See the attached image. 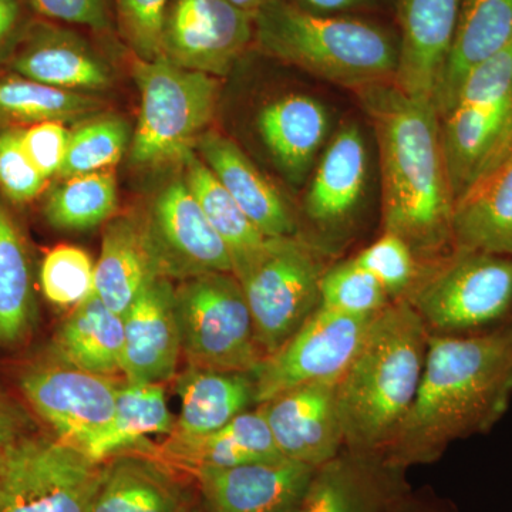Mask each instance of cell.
<instances>
[{
	"label": "cell",
	"mask_w": 512,
	"mask_h": 512,
	"mask_svg": "<svg viewBox=\"0 0 512 512\" xmlns=\"http://www.w3.org/2000/svg\"><path fill=\"white\" fill-rule=\"evenodd\" d=\"M124 322L123 367L128 383L163 384L175 376L181 335L170 279H156L130 306Z\"/></svg>",
	"instance_id": "ac0fdd59"
},
{
	"label": "cell",
	"mask_w": 512,
	"mask_h": 512,
	"mask_svg": "<svg viewBox=\"0 0 512 512\" xmlns=\"http://www.w3.org/2000/svg\"><path fill=\"white\" fill-rule=\"evenodd\" d=\"M28 0H0V60L13 55L26 30L29 20Z\"/></svg>",
	"instance_id": "ee69618b"
},
{
	"label": "cell",
	"mask_w": 512,
	"mask_h": 512,
	"mask_svg": "<svg viewBox=\"0 0 512 512\" xmlns=\"http://www.w3.org/2000/svg\"><path fill=\"white\" fill-rule=\"evenodd\" d=\"M97 106V100L57 89L25 77L0 80V116L26 123L76 119Z\"/></svg>",
	"instance_id": "e575fe53"
},
{
	"label": "cell",
	"mask_w": 512,
	"mask_h": 512,
	"mask_svg": "<svg viewBox=\"0 0 512 512\" xmlns=\"http://www.w3.org/2000/svg\"><path fill=\"white\" fill-rule=\"evenodd\" d=\"M144 225L163 278L184 281L208 272L232 274L228 248L184 180L158 194Z\"/></svg>",
	"instance_id": "5bb4252c"
},
{
	"label": "cell",
	"mask_w": 512,
	"mask_h": 512,
	"mask_svg": "<svg viewBox=\"0 0 512 512\" xmlns=\"http://www.w3.org/2000/svg\"><path fill=\"white\" fill-rule=\"evenodd\" d=\"M325 271L322 252L296 234L266 239L251 265L235 275L264 357L281 348L319 308Z\"/></svg>",
	"instance_id": "9c48e42d"
},
{
	"label": "cell",
	"mask_w": 512,
	"mask_h": 512,
	"mask_svg": "<svg viewBox=\"0 0 512 512\" xmlns=\"http://www.w3.org/2000/svg\"><path fill=\"white\" fill-rule=\"evenodd\" d=\"M393 512H446L443 508L437 505L436 501L421 500L419 497H414L412 493L407 495L406 498L397 505L396 510Z\"/></svg>",
	"instance_id": "7dc6e473"
},
{
	"label": "cell",
	"mask_w": 512,
	"mask_h": 512,
	"mask_svg": "<svg viewBox=\"0 0 512 512\" xmlns=\"http://www.w3.org/2000/svg\"><path fill=\"white\" fill-rule=\"evenodd\" d=\"M185 184L200 204L232 259V274L238 275L264 248L266 238L198 154H185Z\"/></svg>",
	"instance_id": "1f68e13d"
},
{
	"label": "cell",
	"mask_w": 512,
	"mask_h": 512,
	"mask_svg": "<svg viewBox=\"0 0 512 512\" xmlns=\"http://www.w3.org/2000/svg\"><path fill=\"white\" fill-rule=\"evenodd\" d=\"M141 93L140 119L131 144V161L161 165L181 160L195 147L214 116L218 82L160 56L134 63Z\"/></svg>",
	"instance_id": "52a82bcc"
},
{
	"label": "cell",
	"mask_w": 512,
	"mask_h": 512,
	"mask_svg": "<svg viewBox=\"0 0 512 512\" xmlns=\"http://www.w3.org/2000/svg\"><path fill=\"white\" fill-rule=\"evenodd\" d=\"M320 306L357 316H375L390 299L375 276L353 258L326 269L319 285Z\"/></svg>",
	"instance_id": "8d00e7d4"
},
{
	"label": "cell",
	"mask_w": 512,
	"mask_h": 512,
	"mask_svg": "<svg viewBox=\"0 0 512 512\" xmlns=\"http://www.w3.org/2000/svg\"><path fill=\"white\" fill-rule=\"evenodd\" d=\"M353 261L375 276L392 302L403 301L416 281L421 265L403 239L386 231Z\"/></svg>",
	"instance_id": "f35d334b"
},
{
	"label": "cell",
	"mask_w": 512,
	"mask_h": 512,
	"mask_svg": "<svg viewBox=\"0 0 512 512\" xmlns=\"http://www.w3.org/2000/svg\"><path fill=\"white\" fill-rule=\"evenodd\" d=\"M37 15L101 32L110 25L106 0H28Z\"/></svg>",
	"instance_id": "7bdbcfd3"
},
{
	"label": "cell",
	"mask_w": 512,
	"mask_h": 512,
	"mask_svg": "<svg viewBox=\"0 0 512 512\" xmlns=\"http://www.w3.org/2000/svg\"><path fill=\"white\" fill-rule=\"evenodd\" d=\"M121 382L111 376L52 363L30 367L20 390L56 439L82 451L113 417Z\"/></svg>",
	"instance_id": "7c38bea8"
},
{
	"label": "cell",
	"mask_w": 512,
	"mask_h": 512,
	"mask_svg": "<svg viewBox=\"0 0 512 512\" xmlns=\"http://www.w3.org/2000/svg\"><path fill=\"white\" fill-rule=\"evenodd\" d=\"M338 383L303 384L258 404L282 456L318 468L345 448Z\"/></svg>",
	"instance_id": "2e32d148"
},
{
	"label": "cell",
	"mask_w": 512,
	"mask_h": 512,
	"mask_svg": "<svg viewBox=\"0 0 512 512\" xmlns=\"http://www.w3.org/2000/svg\"><path fill=\"white\" fill-rule=\"evenodd\" d=\"M231 5H234L235 8L244 10V12L249 13V15L254 16L259 10L268 6L269 3L274 2V0H228Z\"/></svg>",
	"instance_id": "c3c4849f"
},
{
	"label": "cell",
	"mask_w": 512,
	"mask_h": 512,
	"mask_svg": "<svg viewBox=\"0 0 512 512\" xmlns=\"http://www.w3.org/2000/svg\"><path fill=\"white\" fill-rule=\"evenodd\" d=\"M25 426L22 413L5 397L0 396V453L25 436Z\"/></svg>",
	"instance_id": "f6af8a7d"
},
{
	"label": "cell",
	"mask_w": 512,
	"mask_h": 512,
	"mask_svg": "<svg viewBox=\"0 0 512 512\" xmlns=\"http://www.w3.org/2000/svg\"><path fill=\"white\" fill-rule=\"evenodd\" d=\"M512 400V320L474 335H430L416 399L383 454L406 468L439 460L454 441L488 433Z\"/></svg>",
	"instance_id": "6da1fadb"
},
{
	"label": "cell",
	"mask_w": 512,
	"mask_h": 512,
	"mask_svg": "<svg viewBox=\"0 0 512 512\" xmlns=\"http://www.w3.org/2000/svg\"><path fill=\"white\" fill-rule=\"evenodd\" d=\"M175 309L188 366L254 373L264 360L244 289L231 272L184 279Z\"/></svg>",
	"instance_id": "ba28073f"
},
{
	"label": "cell",
	"mask_w": 512,
	"mask_h": 512,
	"mask_svg": "<svg viewBox=\"0 0 512 512\" xmlns=\"http://www.w3.org/2000/svg\"><path fill=\"white\" fill-rule=\"evenodd\" d=\"M375 316L349 315L319 306L295 335L264 357L252 373L256 406L293 387L339 380Z\"/></svg>",
	"instance_id": "8fae6325"
},
{
	"label": "cell",
	"mask_w": 512,
	"mask_h": 512,
	"mask_svg": "<svg viewBox=\"0 0 512 512\" xmlns=\"http://www.w3.org/2000/svg\"><path fill=\"white\" fill-rule=\"evenodd\" d=\"M403 301L430 335H474L512 320V256L451 249L420 265Z\"/></svg>",
	"instance_id": "5b68a950"
},
{
	"label": "cell",
	"mask_w": 512,
	"mask_h": 512,
	"mask_svg": "<svg viewBox=\"0 0 512 512\" xmlns=\"http://www.w3.org/2000/svg\"><path fill=\"white\" fill-rule=\"evenodd\" d=\"M254 35V16L228 0H174L165 12L161 56L192 72L225 76Z\"/></svg>",
	"instance_id": "4fadbf2b"
},
{
	"label": "cell",
	"mask_w": 512,
	"mask_h": 512,
	"mask_svg": "<svg viewBox=\"0 0 512 512\" xmlns=\"http://www.w3.org/2000/svg\"><path fill=\"white\" fill-rule=\"evenodd\" d=\"M47 180L30 160L22 143V131L0 133V191L10 201L29 202L45 190Z\"/></svg>",
	"instance_id": "60d3db41"
},
{
	"label": "cell",
	"mask_w": 512,
	"mask_h": 512,
	"mask_svg": "<svg viewBox=\"0 0 512 512\" xmlns=\"http://www.w3.org/2000/svg\"><path fill=\"white\" fill-rule=\"evenodd\" d=\"M35 291L28 248L0 201V348L22 345L35 322Z\"/></svg>",
	"instance_id": "d6a6232c"
},
{
	"label": "cell",
	"mask_w": 512,
	"mask_h": 512,
	"mask_svg": "<svg viewBox=\"0 0 512 512\" xmlns=\"http://www.w3.org/2000/svg\"><path fill=\"white\" fill-rule=\"evenodd\" d=\"M440 126L456 202L512 154V45L468 73Z\"/></svg>",
	"instance_id": "8992f818"
},
{
	"label": "cell",
	"mask_w": 512,
	"mask_h": 512,
	"mask_svg": "<svg viewBox=\"0 0 512 512\" xmlns=\"http://www.w3.org/2000/svg\"><path fill=\"white\" fill-rule=\"evenodd\" d=\"M174 429L175 417L168 407L163 384L124 380L117 393L113 417L82 453L97 464L126 453L154 457L156 448L148 446L147 437L170 436Z\"/></svg>",
	"instance_id": "4316f807"
},
{
	"label": "cell",
	"mask_w": 512,
	"mask_h": 512,
	"mask_svg": "<svg viewBox=\"0 0 512 512\" xmlns=\"http://www.w3.org/2000/svg\"><path fill=\"white\" fill-rule=\"evenodd\" d=\"M185 503L167 464L140 453L103 463L90 512H178Z\"/></svg>",
	"instance_id": "f546056e"
},
{
	"label": "cell",
	"mask_w": 512,
	"mask_h": 512,
	"mask_svg": "<svg viewBox=\"0 0 512 512\" xmlns=\"http://www.w3.org/2000/svg\"><path fill=\"white\" fill-rule=\"evenodd\" d=\"M372 120L383 187V231L403 239L420 264L453 249L454 197L439 111L394 82L357 90Z\"/></svg>",
	"instance_id": "7a4b0ae2"
},
{
	"label": "cell",
	"mask_w": 512,
	"mask_h": 512,
	"mask_svg": "<svg viewBox=\"0 0 512 512\" xmlns=\"http://www.w3.org/2000/svg\"><path fill=\"white\" fill-rule=\"evenodd\" d=\"M367 150L355 124L340 128L326 148L305 198V214L318 228H340L365 188Z\"/></svg>",
	"instance_id": "d4e9b609"
},
{
	"label": "cell",
	"mask_w": 512,
	"mask_h": 512,
	"mask_svg": "<svg viewBox=\"0 0 512 512\" xmlns=\"http://www.w3.org/2000/svg\"><path fill=\"white\" fill-rule=\"evenodd\" d=\"M512 45V0H461L456 32L434 94L443 116L471 70Z\"/></svg>",
	"instance_id": "603a6c76"
},
{
	"label": "cell",
	"mask_w": 512,
	"mask_h": 512,
	"mask_svg": "<svg viewBox=\"0 0 512 512\" xmlns=\"http://www.w3.org/2000/svg\"><path fill=\"white\" fill-rule=\"evenodd\" d=\"M453 248L512 256V154L454 202Z\"/></svg>",
	"instance_id": "484cf974"
},
{
	"label": "cell",
	"mask_w": 512,
	"mask_h": 512,
	"mask_svg": "<svg viewBox=\"0 0 512 512\" xmlns=\"http://www.w3.org/2000/svg\"><path fill=\"white\" fill-rule=\"evenodd\" d=\"M461 0H397L400 37L394 83L410 96L434 101L446 66Z\"/></svg>",
	"instance_id": "d6986e66"
},
{
	"label": "cell",
	"mask_w": 512,
	"mask_h": 512,
	"mask_svg": "<svg viewBox=\"0 0 512 512\" xmlns=\"http://www.w3.org/2000/svg\"><path fill=\"white\" fill-rule=\"evenodd\" d=\"M299 505H301V504H299ZM299 505H298V507H295V508H293V510L288 511V512H299Z\"/></svg>",
	"instance_id": "f907efd6"
},
{
	"label": "cell",
	"mask_w": 512,
	"mask_h": 512,
	"mask_svg": "<svg viewBox=\"0 0 512 512\" xmlns=\"http://www.w3.org/2000/svg\"><path fill=\"white\" fill-rule=\"evenodd\" d=\"M175 389L181 409L171 434L180 436L212 433L256 404L252 373L188 366L178 376Z\"/></svg>",
	"instance_id": "83f0119b"
},
{
	"label": "cell",
	"mask_w": 512,
	"mask_h": 512,
	"mask_svg": "<svg viewBox=\"0 0 512 512\" xmlns=\"http://www.w3.org/2000/svg\"><path fill=\"white\" fill-rule=\"evenodd\" d=\"M406 468L382 451H342L316 468L299 512H393L412 493Z\"/></svg>",
	"instance_id": "9a60e30c"
},
{
	"label": "cell",
	"mask_w": 512,
	"mask_h": 512,
	"mask_svg": "<svg viewBox=\"0 0 512 512\" xmlns=\"http://www.w3.org/2000/svg\"><path fill=\"white\" fill-rule=\"evenodd\" d=\"M12 70L33 82L72 92L110 84L103 60L80 37L49 23L29 26L13 52Z\"/></svg>",
	"instance_id": "ffe728a7"
},
{
	"label": "cell",
	"mask_w": 512,
	"mask_h": 512,
	"mask_svg": "<svg viewBox=\"0 0 512 512\" xmlns=\"http://www.w3.org/2000/svg\"><path fill=\"white\" fill-rule=\"evenodd\" d=\"M282 457L258 407L239 414L212 433L202 436L170 434L154 454V458L167 466L183 468L188 473L201 468H228Z\"/></svg>",
	"instance_id": "7402d4cb"
},
{
	"label": "cell",
	"mask_w": 512,
	"mask_h": 512,
	"mask_svg": "<svg viewBox=\"0 0 512 512\" xmlns=\"http://www.w3.org/2000/svg\"><path fill=\"white\" fill-rule=\"evenodd\" d=\"M116 210V177L110 171L67 177L50 192L45 205L46 220L62 231L99 227Z\"/></svg>",
	"instance_id": "836d02e7"
},
{
	"label": "cell",
	"mask_w": 512,
	"mask_h": 512,
	"mask_svg": "<svg viewBox=\"0 0 512 512\" xmlns=\"http://www.w3.org/2000/svg\"><path fill=\"white\" fill-rule=\"evenodd\" d=\"M430 332L406 301L390 302L370 323L338 383L345 447L384 451L416 399Z\"/></svg>",
	"instance_id": "3957f363"
},
{
	"label": "cell",
	"mask_w": 512,
	"mask_h": 512,
	"mask_svg": "<svg viewBox=\"0 0 512 512\" xmlns=\"http://www.w3.org/2000/svg\"><path fill=\"white\" fill-rule=\"evenodd\" d=\"M163 278L148 239L146 225L133 218L107 222L99 262L94 268V293L117 315H126L148 285Z\"/></svg>",
	"instance_id": "cb8c5ba5"
},
{
	"label": "cell",
	"mask_w": 512,
	"mask_h": 512,
	"mask_svg": "<svg viewBox=\"0 0 512 512\" xmlns=\"http://www.w3.org/2000/svg\"><path fill=\"white\" fill-rule=\"evenodd\" d=\"M101 473L63 441L20 437L0 453V512H90Z\"/></svg>",
	"instance_id": "30bf717a"
},
{
	"label": "cell",
	"mask_w": 512,
	"mask_h": 512,
	"mask_svg": "<svg viewBox=\"0 0 512 512\" xmlns=\"http://www.w3.org/2000/svg\"><path fill=\"white\" fill-rule=\"evenodd\" d=\"M379 0H299L301 8L320 13V15H338V13L355 12L377 5Z\"/></svg>",
	"instance_id": "bcb514c9"
},
{
	"label": "cell",
	"mask_w": 512,
	"mask_h": 512,
	"mask_svg": "<svg viewBox=\"0 0 512 512\" xmlns=\"http://www.w3.org/2000/svg\"><path fill=\"white\" fill-rule=\"evenodd\" d=\"M178 512H200V511H198L197 508H195L194 505H192L190 503V501H185V503L183 504V507H181V510Z\"/></svg>",
	"instance_id": "681fc988"
},
{
	"label": "cell",
	"mask_w": 512,
	"mask_h": 512,
	"mask_svg": "<svg viewBox=\"0 0 512 512\" xmlns=\"http://www.w3.org/2000/svg\"><path fill=\"white\" fill-rule=\"evenodd\" d=\"M170 0H116L121 32L138 59L161 56V35Z\"/></svg>",
	"instance_id": "ab89813d"
},
{
	"label": "cell",
	"mask_w": 512,
	"mask_h": 512,
	"mask_svg": "<svg viewBox=\"0 0 512 512\" xmlns=\"http://www.w3.org/2000/svg\"><path fill=\"white\" fill-rule=\"evenodd\" d=\"M130 138L126 121L101 117L70 133L60 177L100 173L119 163Z\"/></svg>",
	"instance_id": "d590c367"
},
{
	"label": "cell",
	"mask_w": 512,
	"mask_h": 512,
	"mask_svg": "<svg viewBox=\"0 0 512 512\" xmlns=\"http://www.w3.org/2000/svg\"><path fill=\"white\" fill-rule=\"evenodd\" d=\"M70 133L60 121H46L22 131V143L39 173L49 178L62 171Z\"/></svg>",
	"instance_id": "b9f144b4"
},
{
	"label": "cell",
	"mask_w": 512,
	"mask_h": 512,
	"mask_svg": "<svg viewBox=\"0 0 512 512\" xmlns=\"http://www.w3.org/2000/svg\"><path fill=\"white\" fill-rule=\"evenodd\" d=\"M258 128L282 174L289 183L299 185L325 140L328 116L312 97L289 94L266 104L259 113Z\"/></svg>",
	"instance_id": "f1b7e54d"
},
{
	"label": "cell",
	"mask_w": 512,
	"mask_h": 512,
	"mask_svg": "<svg viewBox=\"0 0 512 512\" xmlns=\"http://www.w3.org/2000/svg\"><path fill=\"white\" fill-rule=\"evenodd\" d=\"M254 26L262 52L320 79L353 90L394 82L400 43L376 23L274 0L256 13Z\"/></svg>",
	"instance_id": "277c9868"
},
{
	"label": "cell",
	"mask_w": 512,
	"mask_h": 512,
	"mask_svg": "<svg viewBox=\"0 0 512 512\" xmlns=\"http://www.w3.org/2000/svg\"><path fill=\"white\" fill-rule=\"evenodd\" d=\"M195 148L222 187L266 238L296 235V222L284 198L234 141L208 131L198 138Z\"/></svg>",
	"instance_id": "44dd1931"
},
{
	"label": "cell",
	"mask_w": 512,
	"mask_h": 512,
	"mask_svg": "<svg viewBox=\"0 0 512 512\" xmlns=\"http://www.w3.org/2000/svg\"><path fill=\"white\" fill-rule=\"evenodd\" d=\"M315 470L282 457L228 468H201L191 474L205 512H288L301 504Z\"/></svg>",
	"instance_id": "e0dca14e"
},
{
	"label": "cell",
	"mask_w": 512,
	"mask_h": 512,
	"mask_svg": "<svg viewBox=\"0 0 512 512\" xmlns=\"http://www.w3.org/2000/svg\"><path fill=\"white\" fill-rule=\"evenodd\" d=\"M92 256L73 245L47 252L40 266V286L47 301L62 308L80 305L94 292Z\"/></svg>",
	"instance_id": "74e56055"
},
{
	"label": "cell",
	"mask_w": 512,
	"mask_h": 512,
	"mask_svg": "<svg viewBox=\"0 0 512 512\" xmlns=\"http://www.w3.org/2000/svg\"><path fill=\"white\" fill-rule=\"evenodd\" d=\"M123 316L92 293L77 305L53 340L56 362L84 372L114 377L123 367Z\"/></svg>",
	"instance_id": "4dcf8cb0"
}]
</instances>
